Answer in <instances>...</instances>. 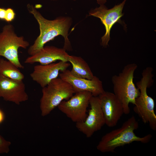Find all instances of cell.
<instances>
[{"instance_id": "cell-6", "label": "cell", "mask_w": 156, "mask_h": 156, "mask_svg": "<svg viewBox=\"0 0 156 156\" xmlns=\"http://www.w3.org/2000/svg\"><path fill=\"white\" fill-rule=\"evenodd\" d=\"M29 45V42L23 36L17 35L12 25L3 26L0 32V57L5 58L18 68H23L19 58L18 49H26Z\"/></svg>"}, {"instance_id": "cell-16", "label": "cell", "mask_w": 156, "mask_h": 156, "mask_svg": "<svg viewBox=\"0 0 156 156\" xmlns=\"http://www.w3.org/2000/svg\"><path fill=\"white\" fill-rule=\"evenodd\" d=\"M11 62L0 58V74L14 80L23 81L24 75Z\"/></svg>"}, {"instance_id": "cell-4", "label": "cell", "mask_w": 156, "mask_h": 156, "mask_svg": "<svg viewBox=\"0 0 156 156\" xmlns=\"http://www.w3.org/2000/svg\"><path fill=\"white\" fill-rule=\"evenodd\" d=\"M138 66L133 63L125 66L118 75L112 78L114 94L122 104L124 113H130V103L135 105V99L140 95V91L133 82L134 72Z\"/></svg>"}, {"instance_id": "cell-11", "label": "cell", "mask_w": 156, "mask_h": 156, "mask_svg": "<svg viewBox=\"0 0 156 156\" xmlns=\"http://www.w3.org/2000/svg\"><path fill=\"white\" fill-rule=\"evenodd\" d=\"M0 98L19 105L27 101L29 96L23 81L12 79L0 74Z\"/></svg>"}, {"instance_id": "cell-13", "label": "cell", "mask_w": 156, "mask_h": 156, "mask_svg": "<svg viewBox=\"0 0 156 156\" xmlns=\"http://www.w3.org/2000/svg\"><path fill=\"white\" fill-rule=\"evenodd\" d=\"M70 66L66 62L60 61L46 65L35 66L30 76L32 79L43 88L52 80L57 77L60 71L66 70Z\"/></svg>"}, {"instance_id": "cell-14", "label": "cell", "mask_w": 156, "mask_h": 156, "mask_svg": "<svg viewBox=\"0 0 156 156\" xmlns=\"http://www.w3.org/2000/svg\"><path fill=\"white\" fill-rule=\"evenodd\" d=\"M66 51L63 48L54 46H44L36 53L27 57L24 62L30 64L38 62L40 64L46 65L57 60L67 62L69 55Z\"/></svg>"}, {"instance_id": "cell-7", "label": "cell", "mask_w": 156, "mask_h": 156, "mask_svg": "<svg viewBox=\"0 0 156 156\" xmlns=\"http://www.w3.org/2000/svg\"><path fill=\"white\" fill-rule=\"evenodd\" d=\"M75 94L67 100H63L57 106L58 109L73 122L77 123L83 121L87 115V110L92 93L84 91Z\"/></svg>"}, {"instance_id": "cell-10", "label": "cell", "mask_w": 156, "mask_h": 156, "mask_svg": "<svg viewBox=\"0 0 156 156\" xmlns=\"http://www.w3.org/2000/svg\"><path fill=\"white\" fill-rule=\"evenodd\" d=\"M105 124L110 127L116 126L124 113L122 104L114 93L105 91L98 96Z\"/></svg>"}, {"instance_id": "cell-3", "label": "cell", "mask_w": 156, "mask_h": 156, "mask_svg": "<svg viewBox=\"0 0 156 156\" xmlns=\"http://www.w3.org/2000/svg\"><path fill=\"white\" fill-rule=\"evenodd\" d=\"M153 70L152 67L149 66L144 69L142 73V78L136 83L140 93L135 99L133 110L144 123H148L150 128L155 131L156 115L154 110L155 101L148 95L147 92V89L150 87L153 83Z\"/></svg>"}, {"instance_id": "cell-18", "label": "cell", "mask_w": 156, "mask_h": 156, "mask_svg": "<svg viewBox=\"0 0 156 156\" xmlns=\"http://www.w3.org/2000/svg\"><path fill=\"white\" fill-rule=\"evenodd\" d=\"M16 14L14 10L11 8L6 9L5 21L8 23L12 21L15 18Z\"/></svg>"}, {"instance_id": "cell-9", "label": "cell", "mask_w": 156, "mask_h": 156, "mask_svg": "<svg viewBox=\"0 0 156 156\" xmlns=\"http://www.w3.org/2000/svg\"><path fill=\"white\" fill-rule=\"evenodd\" d=\"M89 104L90 108L86 119L83 121L76 123V127L78 130L88 138L91 137L105 124L98 96H92Z\"/></svg>"}, {"instance_id": "cell-21", "label": "cell", "mask_w": 156, "mask_h": 156, "mask_svg": "<svg viewBox=\"0 0 156 156\" xmlns=\"http://www.w3.org/2000/svg\"><path fill=\"white\" fill-rule=\"evenodd\" d=\"M4 119V115L0 109V123H1Z\"/></svg>"}, {"instance_id": "cell-17", "label": "cell", "mask_w": 156, "mask_h": 156, "mask_svg": "<svg viewBox=\"0 0 156 156\" xmlns=\"http://www.w3.org/2000/svg\"><path fill=\"white\" fill-rule=\"evenodd\" d=\"M11 142L0 135V154L8 153L10 151Z\"/></svg>"}, {"instance_id": "cell-22", "label": "cell", "mask_w": 156, "mask_h": 156, "mask_svg": "<svg viewBox=\"0 0 156 156\" xmlns=\"http://www.w3.org/2000/svg\"></svg>"}, {"instance_id": "cell-5", "label": "cell", "mask_w": 156, "mask_h": 156, "mask_svg": "<svg viewBox=\"0 0 156 156\" xmlns=\"http://www.w3.org/2000/svg\"><path fill=\"white\" fill-rule=\"evenodd\" d=\"M40 107L44 117L50 113L63 100H67L75 93L71 85L61 78L52 80L42 88Z\"/></svg>"}, {"instance_id": "cell-15", "label": "cell", "mask_w": 156, "mask_h": 156, "mask_svg": "<svg viewBox=\"0 0 156 156\" xmlns=\"http://www.w3.org/2000/svg\"><path fill=\"white\" fill-rule=\"evenodd\" d=\"M72 66L70 70L71 74L75 77L88 79H92L94 75L89 66L81 57L69 55L67 58Z\"/></svg>"}, {"instance_id": "cell-8", "label": "cell", "mask_w": 156, "mask_h": 156, "mask_svg": "<svg viewBox=\"0 0 156 156\" xmlns=\"http://www.w3.org/2000/svg\"><path fill=\"white\" fill-rule=\"evenodd\" d=\"M127 0H124L119 4L115 5L113 8L108 9L104 4L89 12V15L99 18L104 25L105 33L101 38V45L104 47L108 45L110 39V31L113 26L116 23H120V18L123 16L122 10Z\"/></svg>"}, {"instance_id": "cell-12", "label": "cell", "mask_w": 156, "mask_h": 156, "mask_svg": "<svg viewBox=\"0 0 156 156\" xmlns=\"http://www.w3.org/2000/svg\"><path fill=\"white\" fill-rule=\"evenodd\" d=\"M60 78L72 86L75 93L84 91L90 92L93 96H98L105 91L102 82L97 77L94 76L92 79L79 78L72 75L68 70H66L59 74Z\"/></svg>"}, {"instance_id": "cell-19", "label": "cell", "mask_w": 156, "mask_h": 156, "mask_svg": "<svg viewBox=\"0 0 156 156\" xmlns=\"http://www.w3.org/2000/svg\"><path fill=\"white\" fill-rule=\"evenodd\" d=\"M6 13V9L0 7V20L5 21Z\"/></svg>"}, {"instance_id": "cell-20", "label": "cell", "mask_w": 156, "mask_h": 156, "mask_svg": "<svg viewBox=\"0 0 156 156\" xmlns=\"http://www.w3.org/2000/svg\"><path fill=\"white\" fill-rule=\"evenodd\" d=\"M55 1L57 0H51ZM97 3L100 5L104 4L107 1V0H96Z\"/></svg>"}, {"instance_id": "cell-1", "label": "cell", "mask_w": 156, "mask_h": 156, "mask_svg": "<svg viewBox=\"0 0 156 156\" xmlns=\"http://www.w3.org/2000/svg\"><path fill=\"white\" fill-rule=\"evenodd\" d=\"M27 7L29 12L34 16L38 23L40 30L39 35L28 50L29 55L34 54L47 43L60 35L64 38L63 48L66 50H72L71 44L68 38V32L72 23L71 18L60 16L53 20H49L45 18L32 5L29 3Z\"/></svg>"}, {"instance_id": "cell-2", "label": "cell", "mask_w": 156, "mask_h": 156, "mask_svg": "<svg viewBox=\"0 0 156 156\" xmlns=\"http://www.w3.org/2000/svg\"><path fill=\"white\" fill-rule=\"evenodd\" d=\"M139 127V124L134 116L125 121L120 127L104 135L96 146L97 149L103 153L113 152L117 148L134 142L144 144L148 143L152 136L151 134L142 137L137 136L134 133Z\"/></svg>"}]
</instances>
